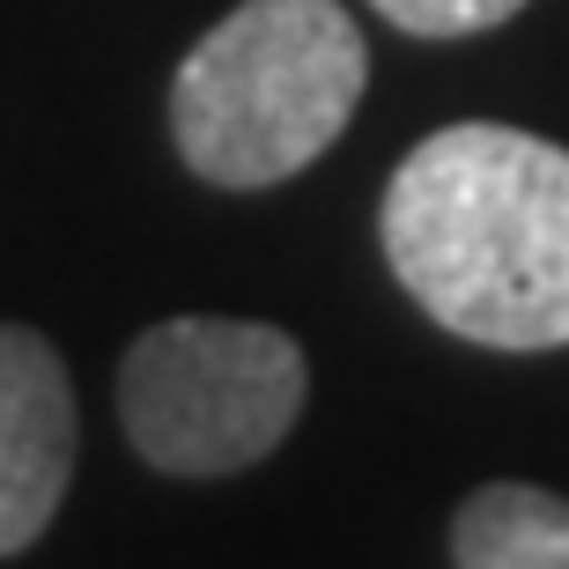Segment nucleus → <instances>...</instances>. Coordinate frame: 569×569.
<instances>
[{
    "mask_svg": "<svg viewBox=\"0 0 569 569\" xmlns=\"http://www.w3.org/2000/svg\"><path fill=\"white\" fill-rule=\"evenodd\" d=\"M385 267L443 333L503 356L569 348V148L459 119L407 148L378 208Z\"/></svg>",
    "mask_w": 569,
    "mask_h": 569,
    "instance_id": "nucleus-1",
    "label": "nucleus"
},
{
    "mask_svg": "<svg viewBox=\"0 0 569 569\" xmlns=\"http://www.w3.org/2000/svg\"><path fill=\"white\" fill-rule=\"evenodd\" d=\"M303 392V348L267 318H163L119 362V422L133 451L178 481H222L274 459Z\"/></svg>",
    "mask_w": 569,
    "mask_h": 569,
    "instance_id": "nucleus-3",
    "label": "nucleus"
},
{
    "mask_svg": "<svg viewBox=\"0 0 569 569\" xmlns=\"http://www.w3.org/2000/svg\"><path fill=\"white\" fill-rule=\"evenodd\" d=\"M74 385L38 326H0V555H22L74 481Z\"/></svg>",
    "mask_w": 569,
    "mask_h": 569,
    "instance_id": "nucleus-4",
    "label": "nucleus"
},
{
    "mask_svg": "<svg viewBox=\"0 0 569 569\" xmlns=\"http://www.w3.org/2000/svg\"><path fill=\"white\" fill-rule=\"evenodd\" d=\"M459 569H569V496L532 481H488L451 518Z\"/></svg>",
    "mask_w": 569,
    "mask_h": 569,
    "instance_id": "nucleus-5",
    "label": "nucleus"
},
{
    "mask_svg": "<svg viewBox=\"0 0 569 569\" xmlns=\"http://www.w3.org/2000/svg\"><path fill=\"white\" fill-rule=\"evenodd\" d=\"M370 89V44L340 0H237L178 60L170 133L208 186L259 192L318 163Z\"/></svg>",
    "mask_w": 569,
    "mask_h": 569,
    "instance_id": "nucleus-2",
    "label": "nucleus"
},
{
    "mask_svg": "<svg viewBox=\"0 0 569 569\" xmlns=\"http://www.w3.org/2000/svg\"><path fill=\"white\" fill-rule=\"evenodd\" d=\"M392 30H407V38H429V44H451V38H481V30H496V22H510L518 8H532V0H370Z\"/></svg>",
    "mask_w": 569,
    "mask_h": 569,
    "instance_id": "nucleus-6",
    "label": "nucleus"
}]
</instances>
